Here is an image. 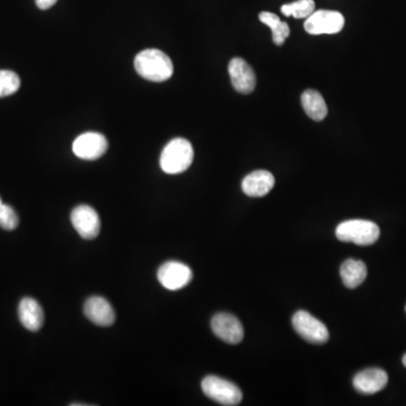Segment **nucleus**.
Returning a JSON list of instances; mask_svg holds the SVG:
<instances>
[{
  "label": "nucleus",
  "instance_id": "obj_3",
  "mask_svg": "<svg viewBox=\"0 0 406 406\" xmlns=\"http://www.w3.org/2000/svg\"><path fill=\"white\" fill-rule=\"evenodd\" d=\"M336 235L338 241L354 243L359 246H370L379 239L380 230L373 221L354 219L338 225Z\"/></svg>",
  "mask_w": 406,
  "mask_h": 406
},
{
  "label": "nucleus",
  "instance_id": "obj_21",
  "mask_svg": "<svg viewBox=\"0 0 406 406\" xmlns=\"http://www.w3.org/2000/svg\"><path fill=\"white\" fill-rule=\"evenodd\" d=\"M20 224L17 213L12 206L5 203L0 204V227L5 230H14Z\"/></svg>",
  "mask_w": 406,
  "mask_h": 406
},
{
  "label": "nucleus",
  "instance_id": "obj_25",
  "mask_svg": "<svg viewBox=\"0 0 406 406\" xmlns=\"http://www.w3.org/2000/svg\"><path fill=\"white\" fill-rule=\"evenodd\" d=\"M406 309V308H405Z\"/></svg>",
  "mask_w": 406,
  "mask_h": 406
},
{
  "label": "nucleus",
  "instance_id": "obj_2",
  "mask_svg": "<svg viewBox=\"0 0 406 406\" xmlns=\"http://www.w3.org/2000/svg\"><path fill=\"white\" fill-rule=\"evenodd\" d=\"M195 158L191 142L184 138H175L163 149L159 164L166 174H180L186 172Z\"/></svg>",
  "mask_w": 406,
  "mask_h": 406
},
{
  "label": "nucleus",
  "instance_id": "obj_5",
  "mask_svg": "<svg viewBox=\"0 0 406 406\" xmlns=\"http://www.w3.org/2000/svg\"><path fill=\"white\" fill-rule=\"evenodd\" d=\"M292 326L305 341L313 345H324L330 338L327 327L319 319L305 310H299L294 314L292 317Z\"/></svg>",
  "mask_w": 406,
  "mask_h": 406
},
{
  "label": "nucleus",
  "instance_id": "obj_6",
  "mask_svg": "<svg viewBox=\"0 0 406 406\" xmlns=\"http://www.w3.org/2000/svg\"><path fill=\"white\" fill-rule=\"evenodd\" d=\"M345 20L341 13L336 10H316L306 18L303 27L308 34L321 36V34H336L341 32L345 27Z\"/></svg>",
  "mask_w": 406,
  "mask_h": 406
},
{
  "label": "nucleus",
  "instance_id": "obj_14",
  "mask_svg": "<svg viewBox=\"0 0 406 406\" xmlns=\"http://www.w3.org/2000/svg\"><path fill=\"white\" fill-rule=\"evenodd\" d=\"M18 317L22 325L31 332H38L45 324L43 308L31 297L23 298L18 305Z\"/></svg>",
  "mask_w": 406,
  "mask_h": 406
},
{
  "label": "nucleus",
  "instance_id": "obj_19",
  "mask_svg": "<svg viewBox=\"0 0 406 406\" xmlns=\"http://www.w3.org/2000/svg\"><path fill=\"white\" fill-rule=\"evenodd\" d=\"M281 12L285 16H292L294 18L301 20L307 18L315 12V3L314 0H297L292 3H287L281 7Z\"/></svg>",
  "mask_w": 406,
  "mask_h": 406
},
{
  "label": "nucleus",
  "instance_id": "obj_10",
  "mask_svg": "<svg viewBox=\"0 0 406 406\" xmlns=\"http://www.w3.org/2000/svg\"><path fill=\"white\" fill-rule=\"evenodd\" d=\"M211 329L217 338L228 345H239L244 338V327L239 318L228 313H219L213 316Z\"/></svg>",
  "mask_w": 406,
  "mask_h": 406
},
{
  "label": "nucleus",
  "instance_id": "obj_22",
  "mask_svg": "<svg viewBox=\"0 0 406 406\" xmlns=\"http://www.w3.org/2000/svg\"><path fill=\"white\" fill-rule=\"evenodd\" d=\"M58 0H36V6L42 10H47L56 5Z\"/></svg>",
  "mask_w": 406,
  "mask_h": 406
},
{
  "label": "nucleus",
  "instance_id": "obj_12",
  "mask_svg": "<svg viewBox=\"0 0 406 406\" xmlns=\"http://www.w3.org/2000/svg\"><path fill=\"white\" fill-rule=\"evenodd\" d=\"M389 384V375L383 369L369 368L360 371L354 376V387L361 394H376L383 391Z\"/></svg>",
  "mask_w": 406,
  "mask_h": 406
},
{
  "label": "nucleus",
  "instance_id": "obj_17",
  "mask_svg": "<svg viewBox=\"0 0 406 406\" xmlns=\"http://www.w3.org/2000/svg\"><path fill=\"white\" fill-rule=\"evenodd\" d=\"M301 105L309 118L314 121H322L326 118L329 109L321 93L314 89H307L301 95Z\"/></svg>",
  "mask_w": 406,
  "mask_h": 406
},
{
  "label": "nucleus",
  "instance_id": "obj_18",
  "mask_svg": "<svg viewBox=\"0 0 406 406\" xmlns=\"http://www.w3.org/2000/svg\"><path fill=\"white\" fill-rule=\"evenodd\" d=\"M260 21L265 25H268L272 31V38H273L274 45H283L286 41V38L290 36V27L286 22L280 20L279 16L276 15L273 13L262 12L259 15Z\"/></svg>",
  "mask_w": 406,
  "mask_h": 406
},
{
  "label": "nucleus",
  "instance_id": "obj_13",
  "mask_svg": "<svg viewBox=\"0 0 406 406\" xmlns=\"http://www.w3.org/2000/svg\"><path fill=\"white\" fill-rule=\"evenodd\" d=\"M84 314L91 323L98 326H111L115 322V312L112 305L100 296H94L86 301Z\"/></svg>",
  "mask_w": 406,
  "mask_h": 406
},
{
  "label": "nucleus",
  "instance_id": "obj_1",
  "mask_svg": "<svg viewBox=\"0 0 406 406\" xmlns=\"http://www.w3.org/2000/svg\"><path fill=\"white\" fill-rule=\"evenodd\" d=\"M135 71L144 80L162 83L173 76V62L170 57L157 49H147L138 53L135 59Z\"/></svg>",
  "mask_w": 406,
  "mask_h": 406
},
{
  "label": "nucleus",
  "instance_id": "obj_24",
  "mask_svg": "<svg viewBox=\"0 0 406 406\" xmlns=\"http://www.w3.org/2000/svg\"><path fill=\"white\" fill-rule=\"evenodd\" d=\"M1 203H3V201H1V197H0V204H1Z\"/></svg>",
  "mask_w": 406,
  "mask_h": 406
},
{
  "label": "nucleus",
  "instance_id": "obj_8",
  "mask_svg": "<svg viewBox=\"0 0 406 406\" xmlns=\"http://www.w3.org/2000/svg\"><path fill=\"white\" fill-rule=\"evenodd\" d=\"M109 142L105 135L98 133H86L78 135L73 144V151L78 158L95 160L107 151Z\"/></svg>",
  "mask_w": 406,
  "mask_h": 406
},
{
  "label": "nucleus",
  "instance_id": "obj_23",
  "mask_svg": "<svg viewBox=\"0 0 406 406\" xmlns=\"http://www.w3.org/2000/svg\"><path fill=\"white\" fill-rule=\"evenodd\" d=\"M402 361H403L404 367H405L406 368V354H404L403 359H402Z\"/></svg>",
  "mask_w": 406,
  "mask_h": 406
},
{
  "label": "nucleus",
  "instance_id": "obj_16",
  "mask_svg": "<svg viewBox=\"0 0 406 406\" xmlns=\"http://www.w3.org/2000/svg\"><path fill=\"white\" fill-rule=\"evenodd\" d=\"M340 274L343 285L347 288L354 289L362 285L367 278V266L359 260L349 259L341 265Z\"/></svg>",
  "mask_w": 406,
  "mask_h": 406
},
{
  "label": "nucleus",
  "instance_id": "obj_20",
  "mask_svg": "<svg viewBox=\"0 0 406 406\" xmlns=\"http://www.w3.org/2000/svg\"><path fill=\"white\" fill-rule=\"evenodd\" d=\"M21 86L17 74L10 70H0V98L15 94Z\"/></svg>",
  "mask_w": 406,
  "mask_h": 406
},
{
  "label": "nucleus",
  "instance_id": "obj_9",
  "mask_svg": "<svg viewBox=\"0 0 406 406\" xmlns=\"http://www.w3.org/2000/svg\"><path fill=\"white\" fill-rule=\"evenodd\" d=\"M71 224L84 239H94L100 235V220L98 212L91 206L80 204L70 215Z\"/></svg>",
  "mask_w": 406,
  "mask_h": 406
},
{
  "label": "nucleus",
  "instance_id": "obj_11",
  "mask_svg": "<svg viewBox=\"0 0 406 406\" xmlns=\"http://www.w3.org/2000/svg\"><path fill=\"white\" fill-rule=\"evenodd\" d=\"M228 73L232 85L241 94H250L255 89V73L244 59L234 58L230 60Z\"/></svg>",
  "mask_w": 406,
  "mask_h": 406
},
{
  "label": "nucleus",
  "instance_id": "obj_4",
  "mask_svg": "<svg viewBox=\"0 0 406 406\" xmlns=\"http://www.w3.org/2000/svg\"><path fill=\"white\" fill-rule=\"evenodd\" d=\"M201 389L206 398L221 405H239L243 398L241 389L228 380L217 376H206L201 383Z\"/></svg>",
  "mask_w": 406,
  "mask_h": 406
},
{
  "label": "nucleus",
  "instance_id": "obj_7",
  "mask_svg": "<svg viewBox=\"0 0 406 406\" xmlns=\"http://www.w3.org/2000/svg\"><path fill=\"white\" fill-rule=\"evenodd\" d=\"M192 270L190 266L176 261H170L158 269L157 278L164 288L175 292L188 286L191 283Z\"/></svg>",
  "mask_w": 406,
  "mask_h": 406
},
{
  "label": "nucleus",
  "instance_id": "obj_15",
  "mask_svg": "<svg viewBox=\"0 0 406 406\" xmlns=\"http://www.w3.org/2000/svg\"><path fill=\"white\" fill-rule=\"evenodd\" d=\"M274 183L276 180L270 172L260 170L252 172L245 177L241 182V190L248 197H264L273 188Z\"/></svg>",
  "mask_w": 406,
  "mask_h": 406
}]
</instances>
